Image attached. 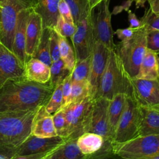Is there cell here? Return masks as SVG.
Here are the masks:
<instances>
[{"instance_id": "f1b7e54d", "label": "cell", "mask_w": 159, "mask_h": 159, "mask_svg": "<svg viewBox=\"0 0 159 159\" xmlns=\"http://www.w3.org/2000/svg\"><path fill=\"white\" fill-rule=\"evenodd\" d=\"M59 45L60 58L63 61L65 66L71 71L76 63V57L74 50L70 45L66 38L61 37L60 35Z\"/></svg>"}, {"instance_id": "8992f818", "label": "cell", "mask_w": 159, "mask_h": 159, "mask_svg": "<svg viewBox=\"0 0 159 159\" xmlns=\"http://www.w3.org/2000/svg\"><path fill=\"white\" fill-rule=\"evenodd\" d=\"M110 0H101L90 10V20L95 41L103 43L109 50L115 49L114 32L111 25Z\"/></svg>"}, {"instance_id": "52a82bcc", "label": "cell", "mask_w": 159, "mask_h": 159, "mask_svg": "<svg viewBox=\"0 0 159 159\" xmlns=\"http://www.w3.org/2000/svg\"><path fill=\"white\" fill-rule=\"evenodd\" d=\"M36 0H6L1 7L0 43L13 52L12 46L17 15L20 10L34 7Z\"/></svg>"}, {"instance_id": "681fc988", "label": "cell", "mask_w": 159, "mask_h": 159, "mask_svg": "<svg viewBox=\"0 0 159 159\" xmlns=\"http://www.w3.org/2000/svg\"><path fill=\"white\" fill-rule=\"evenodd\" d=\"M1 45H2V44H1V43H0V47H1Z\"/></svg>"}, {"instance_id": "f907efd6", "label": "cell", "mask_w": 159, "mask_h": 159, "mask_svg": "<svg viewBox=\"0 0 159 159\" xmlns=\"http://www.w3.org/2000/svg\"><path fill=\"white\" fill-rule=\"evenodd\" d=\"M158 56H159V53H158Z\"/></svg>"}, {"instance_id": "8d00e7d4", "label": "cell", "mask_w": 159, "mask_h": 159, "mask_svg": "<svg viewBox=\"0 0 159 159\" xmlns=\"http://www.w3.org/2000/svg\"><path fill=\"white\" fill-rule=\"evenodd\" d=\"M50 52L52 62L60 58L59 35L54 29H52L51 30L50 37Z\"/></svg>"}, {"instance_id": "ab89813d", "label": "cell", "mask_w": 159, "mask_h": 159, "mask_svg": "<svg viewBox=\"0 0 159 159\" xmlns=\"http://www.w3.org/2000/svg\"><path fill=\"white\" fill-rule=\"evenodd\" d=\"M135 31V29L128 27L125 29H118L114 33L117 36L120 41H126L134 35Z\"/></svg>"}, {"instance_id": "e0dca14e", "label": "cell", "mask_w": 159, "mask_h": 159, "mask_svg": "<svg viewBox=\"0 0 159 159\" xmlns=\"http://www.w3.org/2000/svg\"><path fill=\"white\" fill-rule=\"evenodd\" d=\"M33 8L34 7L25 8L19 11L17 15L14 35L12 46L13 53L24 66L27 60L25 53L27 23L29 14Z\"/></svg>"}, {"instance_id": "4dcf8cb0", "label": "cell", "mask_w": 159, "mask_h": 159, "mask_svg": "<svg viewBox=\"0 0 159 159\" xmlns=\"http://www.w3.org/2000/svg\"><path fill=\"white\" fill-rule=\"evenodd\" d=\"M89 95L90 89L88 81H72L69 103L80 102Z\"/></svg>"}, {"instance_id": "c3c4849f", "label": "cell", "mask_w": 159, "mask_h": 159, "mask_svg": "<svg viewBox=\"0 0 159 159\" xmlns=\"http://www.w3.org/2000/svg\"><path fill=\"white\" fill-rule=\"evenodd\" d=\"M1 7L0 6V27H1Z\"/></svg>"}, {"instance_id": "ee69618b", "label": "cell", "mask_w": 159, "mask_h": 159, "mask_svg": "<svg viewBox=\"0 0 159 159\" xmlns=\"http://www.w3.org/2000/svg\"><path fill=\"white\" fill-rule=\"evenodd\" d=\"M135 2V6L137 8L144 7L145 3L147 0H132Z\"/></svg>"}, {"instance_id": "f35d334b", "label": "cell", "mask_w": 159, "mask_h": 159, "mask_svg": "<svg viewBox=\"0 0 159 159\" xmlns=\"http://www.w3.org/2000/svg\"><path fill=\"white\" fill-rule=\"evenodd\" d=\"M58 11L60 15L65 20L74 23L71 10L65 0H60L58 3Z\"/></svg>"}, {"instance_id": "bcb514c9", "label": "cell", "mask_w": 159, "mask_h": 159, "mask_svg": "<svg viewBox=\"0 0 159 159\" xmlns=\"http://www.w3.org/2000/svg\"><path fill=\"white\" fill-rule=\"evenodd\" d=\"M158 69H157V81L159 83V56L158 55Z\"/></svg>"}, {"instance_id": "f6af8a7d", "label": "cell", "mask_w": 159, "mask_h": 159, "mask_svg": "<svg viewBox=\"0 0 159 159\" xmlns=\"http://www.w3.org/2000/svg\"><path fill=\"white\" fill-rule=\"evenodd\" d=\"M88 1H89L90 8H91L92 7H93L94 6H95L96 4H98V2H99L101 0H88Z\"/></svg>"}, {"instance_id": "ffe728a7", "label": "cell", "mask_w": 159, "mask_h": 159, "mask_svg": "<svg viewBox=\"0 0 159 159\" xmlns=\"http://www.w3.org/2000/svg\"><path fill=\"white\" fill-rule=\"evenodd\" d=\"M139 135L159 134V107L139 106Z\"/></svg>"}, {"instance_id": "2e32d148", "label": "cell", "mask_w": 159, "mask_h": 159, "mask_svg": "<svg viewBox=\"0 0 159 159\" xmlns=\"http://www.w3.org/2000/svg\"><path fill=\"white\" fill-rule=\"evenodd\" d=\"M24 65L14 54L3 45L0 47V88L12 78L23 76Z\"/></svg>"}, {"instance_id": "7402d4cb", "label": "cell", "mask_w": 159, "mask_h": 159, "mask_svg": "<svg viewBox=\"0 0 159 159\" xmlns=\"http://www.w3.org/2000/svg\"><path fill=\"white\" fill-rule=\"evenodd\" d=\"M60 0H36L34 10L42 17L43 29H53L60 16L58 3Z\"/></svg>"}, {"instance_id": "5bb4252c", "label": "cell", "mask_w": 159, "mask_h": 159, "mask_svg": "<svg viewBox=\"0 0 159 159\" xmlns=\"http://www.w3.org/2000/svg\"><path fill=\"white\" fill-rule=\"evenodd\" d=\"M109 49L100 42L95 41L91 60L90 71L88 82L90 89V95L96 98L100 80L104 71L108 58Z\"/></svg>"}, {"instance_id": "74e56055", "label": "cell", "mask_w": 159, "mask_h": 159, "mask_svg": "<svg viewBox=\"0 0 159 159\" xmlns=\"http://www.w3.org/2000/svg\"><path fill=\"white\" fill-rule=\"evenodd\" d=\"M71 72L64 79L62 82V94H63V106L62 107L69 103V99L71 90ZM61 107V108H62Z\"/></svg>"}, {"instance_id": "44dd1931", "label": "cell", "mask_w": 159, "mask_h": 159, "mask_svg": "<svg viewBox=\"0 0 159 159\" xmlns=\"http://www.w3.org/2000/svg\"><path fill=\"white\" fill-rule=\"evenodd\" d=\"M23 76L29 81L47 83L50 78V67L40 60L31 57L25 63Z\"/></svg>"}, {"instance_id": "7c38bea8", "label": "cell", "mask_w": 159, "mask_h": 159, "mask_svg": "<svg viewBox=\"0 0 159 159\" xmlns=\"http://www.w3.org/2000/svg\"><path fill=\"white\" fill-rule=\"evenodd\" d=\"M77 145L86 158H102L111 157L112 143L104 140L102 136L91 132H87L77 138Z\"/></svg>"}, {"instance_id": "d4e9b609", "label": "cell", "mask_w": 159, "mask_h": 159, "mask_svg": "<svg viewBox=\"0 0 159 159\" xmlns=\"http://www.w3.org/2000/svg\"><path fill=\"white\" fill-rule=\"evenodd\" d=\"M157 59V53L147 49L140 64L139 72L135 77L147 80H157L158 69Z\"/></svg>"}, {"instance_id": "4316f807", "label": "cell", "mask_w": 159, "mask_h": 159, "mask_svg": "<svg viewBox=\"0 0 159 159\" xmlns=\"http://www.w3.org/2000/svg\"><path fill=\"white\" fill-rule=\"evenodd\" d=\"M68 4L75 25L86 18L90 14V6L88 0H65Z\"/></svg>"}, {"instance_id": "9a60e30c", "label": "cell", "mask_w": 159, "mask_h": 159, "mask_svg": "<svg viewBox=\"0 0 159 159\" xmlns=\"http://www.w3.org/2000/svg\"><path fill=\"white\" fill-rule=\"evenodd\" d=\"M109 101L104 98H95L89 132L102 136L104 140L112 143V137L109 131L107 115Z\"/></svg>"}, {"instance_id": "7dc6e473", "label": "cell", "mask_w": 159, "mask_h": 159, "mask_svg": "<svg viewBox=\"0 0 159 159\" xmlns=\"http://www.w3.org/2000/svg\"><path fill=\"white\" fill-rule=\"evenodd\" d=\"M6 0H0V6L2 7V6L3 5V4L6 2Z\"/></svg>"}, {"instance_id": "277c9868", "label": "cell", "mask_w": 159, "mask_h": 159, "mask_svg": "<svg viewBox=\"0 0 159 159\" xmlns=\"http://www.w3.org/2000/svg\"><path fill=\"white\" fill-rule=\"evenodd\" d=\"M147 30L144 26L135 29L134 35L126 41L116 45L115 51L131 78L137 76L140 64L147 51Z\"/></svg>"}, {"instance_id": "cb8c5ba5", "label": "cell", "mask_w": 159, "mask_h": 159, "mask_svg": "<svg viewBox=\"0 0 159 159\" xmlns=\"http://www.w3.org/2000/svg\"><path fill=\"white\" fill-rule=\"evenodd\" d=\"M126 94L119 93L116 94L110 101L108 106L107 115L109 131L112 140L114 137L115 130L122 112Z\"/></svg>"}, {"instance_id": "5b68a950", "label": "cell", "mask_w": 159, "mask_h": 159, "mask_svg": "<svg viewBox=\"0 0 159 159\" xmlns=\"http://www.w3.org/2000/svg\"><path fill=\"white\" fill-rule=\"evenodd\" d=\"M112 146L113 154L122 158L154 159L159 155V134L139 135Z\"/></svg>"}, {"instance_id": "b9f144b4", "label": "cell", "mask_w": 159, "mask_h": 159, "mask_svg": "<svg viewBox=\"0 0 159 159\" xmlns=\"http://www.w3.org/2000/svg\"><path fill=\"white\" fill-rule=\"evenodd\" d=\"M127 14H128V19H129V22L130 24L129 27L136 29H139V28H140L142 26H143L141 20H139L137 17L135 13L132 12L129 9H127Z\"/></svg>"}, {"instance_id": "d590c367", "label": "cell", "mask_w": 159, "mask_h": 159, "mask_svg": "<svg viewBox=\"0 0 159 159\" xmlns=\"http://www.w3.org/2000/svg\"><path fill=\"white\" fill-rule=\"evenodd\" d=\"M146 43L147 50L159 53V30H147Z\"/></svg>"}, {"instance_id": "4fadbf2b", "label": "cell", "mask_w": 159, "mask_h": 159, "mask_svg": "<svg viewBox=\"0 0 159 159\" xmlns=\"http://www.w3.org/2000/svg\"><path fill=\"white\" fill-rule=\"evenodd\" d=\"M76 26V31L71 39L76 60H80L92 54L95 40L89 16L78 22Z\"/></svg>"}, {"instance_id": "603a6c76", "label": "cell", "mask_w": 159, "mask_h": 159, "mask_svg": "<svg viewBox=\"0 0 159 159\" xmlns=\"http://www.w3.org/2000/svg\"><path fill=\"white\" fill-rule=\"evenodd\" d=\"M44 159H85V156L77 145V138L65 139L61 144L48 153Z\"/></svg>"}, {"instance_id": "d6986e66", "label": "cell", "mask_w": 159, "mask_h": 159, "mask_svg": "<svg viewBox=\"0 0 159 159\" xmlns=\"http://www.w3.org/2000/svg\"><path fill=\"white\" fill-rule=\"evenodd\" d=\"M31 134L40 137H50L57 135L52 114L46 111L45 105L40 106L34 116Z\"/></svg>"}, {"instance_id": "8fae6325", "label": "cell", "mask_w": 159, "mask_h": 159, "mask_svg": "<svg viewBox=\"0 0 159 159\" xmlns=\"http://www.w3.org/2000/svg\"><path fill=\"white\" fill-rule=\"evenodd\" d=\"M94 99L89 95L80 102H73L72 120L66 139L78 138L83 134L89 132Z\"/></svg>"}, {"instance_id": "d6a6232c", "label": "cell", "mask_w": 159, "mask_h": 159, "mask_svg": "<svg viewBox=\"0 0 159 159\" xmlns=\"http://www.w3.org/2000/svg\"><path fill=\"white\" fill-rule=\"evenodd\" d=\"M52 118L57 135L66 139L68 137V128L63 109L61 108L53 114Z\"/></svg>"}, {"instance_id": "7a4b0ae2", "label": "cell", "mask_w": 159, "mask_h": 159, "mask_svg": "<svg viewBox=\"0 0 159 159\" xmlns=\"http://www.w3.org/2000/svg\"><path fill=\"white\" fill-rule=\"evenodd\" d=\"M39 107L30 110L0 112V146L17 147L23 143L31 134L33 119Z\"/></svg>"}, {"instance_id": "e575fe53", "label": "cell", "mask_w": 159, "mask_h": 159, "mask_svg": "<svg viewBox=\"0 0 159 159\" xmlns=\"http://www.w3.org/2000/svg\"><path fill=\"white\" fill-rule=\"evenodd\" d=\"M140 20L146 30H159V15L155 14L150 8L145 10Z\"/></svg>"}, {"instance_id": "f546056e", "label": "cell", "mask_w": 159, "mask_h": 159, "mask_svg": "<svg viewBox=\"0 0 159 159\" xmlns=\"http://www.w3.org/2000/svg\"><path fill=\"white\" fill-rule=\"evenodd\" d=\"M91 55L87 58L76 60L75 65L71 71L72 81H88L91 66Z\"/></svg>"}, {"instance_id": "9c48e42d", "label": "cell", "mask_w": 159, "mask_h": 159, "mask_svg": "<svg viewBox=\"0 0 159 159\" xmlns=\"http://www.w3.org/2000/svg\"><path fill=\"white\" fill-rule=\"evenodd\" d=\"M65 139L56 135L50 137H40L30 134L27 139L17 147L14 159H44Z\"/></svg>"}, {"instance_id": "30bf717a", "label": "cell", "mask_w": 159, "mask_h": 159, "mask_svg": "<svg viewBox=\"0 0 159 159\" xmlns=\"http://www.w3.org/2000/svg\"><path fill=\"white\" fill-rule=\"evenodd\" d=\"M130 96L139 106L159 107V83L157 80L130 79Z\"/></svg>"}, {"instance_id": "7bdbcfd3", "label": "cell", "mask_w": 159, "mask_h": 159, "mask_svg": "<svg viewBox=\"0 0 159 159\" xmlns=\"http://www.w3.org/2000/svg\"><path fill=\"white\" fill-rule=\"evenodd\" d=\"M150 10L156 15H159V0H147Z\"/></svg>"}, {"instance_id": "484cf974", "label": "cell", "mask_w": 159, "mask_h": 159, "mask_svg": "<svg viewBox=\"0 0 159 159\" xmlns=\"http://www.w3.org/2000/svg\"><path fill=\"white\" fill-rule=\"evenodd\" d=\"M51 28L45 27L43 29L42 34L32 57L37 58L45 64L50 66L52 59L50 52V37Z\"/></svg>"}, {"instance_id": "6da1fadb", "label": "cell", "mask_w": 159, "mask_h": 159, "mask_svg": "<svg viewBox=\"0 0 159 159\" xmlns=\"http://www.w3.org/2000/svg\"><path fill=\"white\" fill-rule=\"evenodd\" d=\"M54 89L49 82L40 83L24 76L9 79L0 88V112L30 110L45 105Z\"/></svg>"}, {"instance_id": "83f0119b", "label": "cell", "mask_w": 159, "mask_h": 159, "mask_svg": "<svg viewBox=\"0 0 159 159\" xmlns=\"http://www.w3.org/2000/svg\"><path fill=\"white\" fill-rule=\"evenodd\" d=\"M50 67V78L48 82L54 88L56 86L61 83L64 79L71 72L65 66L61 58L52 61Z\"/></svg>"}, {"instance_id": "1f68e13d", "label": "cell", "mask_w": 159, "mask_h": 159, "mask_svg": "<svg viewBox=\"0 0 159 159\" xmlns=\"http://www.w3.org/2000/svg\"><path fill=\"white\" fill-rule=\"evenodd\" d=\"M62 83L55 86L48 102L45 104L46 111L53 114L62 107L63 94H62Z\"/></svg>"}, {"instance_id": "60d3db41", "label": "cell", "mask_w": 159, "mask_h": 159, "mask_svg": "<svg viewBox=\"0 0 159 159\" xmlns=\"http://www.w3.org/2000/svg\"><path fill=\"white\" fill-rule=\"evenodd\" d=\"M17 147L0 146V159H14Z\"/></svg>"}, {"instance_id": "ba28073f", "label": "cell", "mask_w": 159, "mask_h": 159, "mask_svg": "<svg viewBox=\"0 0 159 159\" xmlns=\"http://www.w3.org/2000/svg\"><path fill=\"white\" fill-rule=\"evenodd\" d=\"M139 135V106L130 96L126 95L124 109L115 130L112 143H123Z\"/></svg>"}, {"instance_id": "3957f363", "label": "cell", "mask_w": 159, "mask_h": 159, "mask_svg": "<svg viewBox=\"0 0 159 159\" xmlns=\"http://www.w3.org/2000/svg\"><path fill=\"white\" fill-rule=\"evenodd\" d=\"M130 76L114 49L109 50L104 71L102 75L96 98L111 100L116 94H130Z\"/></svg>"}, {"instance_id": "ac0fdd59", "label": "cell", "mask_w": 159, "mask_h": 159, "mask_svg": "<svg viewBox=\"0 0 159 159\" xmlns=\"http://www.w3.org/2000/svg\"><path fill=\"white\" fill-rule=\"evenodd\" d=\"M42 31V17L33 8L29 14L26 27L25 53L27 60L33 57L40 42Z\"/></svg>"}, {"instance_id": "836d02e7", "label": "cell", "mask_w": 159, "mask_h": 159, "mask_svg": "<svg viewBox=\"0 0 159 159\" xmlns=\"http://www.w3.org/2000/svg\"><path fill=\"white\" fill-rule=\"evenodd\" d=\"M53 29L60 36L65 38H71L76 31V26L74 23L65 20L63 17L60 15Z\"/></svg>"}]
</instances>
